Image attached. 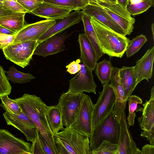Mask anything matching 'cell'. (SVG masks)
I'll return each mask as SVG.
<instances>
[{"mask_svg":"<svg viewBox=\"0 0 154 154\" xmlns=\"http://www.w3.org/2000/svg\"><path fill=\"white\" fill-rule=\"evenodd\" d=\"M14 100L37 126L39 133L58 153L45 116L46 105L41 98L35 95L25 93L21 97Z\"/></svg>","mask_w":154,"mask_h":154,"instance_id":"6da1fadb","label":"cell"},{"mask_svg":"<svg viewBox=\"0 0 154 154\" xmlns=\"http://www.w3.org/2000/svg\"><path fill=\"white\" fill-rule=\"evenodd\" d=\"M91 21L104 54L122 57L129 44L130 39L111 29L93 17H91Z\"/></svg>","mask_w":154,"mask_h":154,"instance_id":"7a4b0ae2","label":"cell"},{"mask_svg":"<svg viewBox=\"0 0 154 154\" xmlns=\"http://www.w3.org/2000/svg\"><path fill=\"white\" fill-rule=\"evenodd\" d=\"M52 137L58 154H91L89 137L70 127Z\"/></svg>","mask_w":154,"mask_h":154,"instance_id":"3957f363","label":"cell"},{"mask_svg":"<svg viewBox=\"0 0 154 154\" xmlns=\"http://www.w3.org/2000/svg\"><path fill=\"white\" fill-rule=\"evenodd\" d=\"M120 131L119 122L112 111L93 130L89 138L91 151L96 149L105 140L118 144Z\"/></svg>","mask_w":154,"mask_h":154,"instance_id":"277c9868","label":"cell"},{"mask_svg":"<svg viewBox=\"0 0 154 154\" xmlns=\"http://www.w3.org/2000/svg\"><path fill=\"white\" fill-rule=\"evenodd\" d=\"M88 4L103 8L121 27L126 35L133 32L135 20L130 15L127 7L112 0H89Z\"/></svg>","mask_w":154,"mask_h":154,"instance_id":"5b68a950","label":"cell"},{"mask_svg":"<svg viewBox=\"0 0 154 154\" xmlns=\"http://www.w3.org/2000/svg\"><path fill=\"white\" fill-rule=\"evenodd\" d=\"M38 40H28L12 43L2 51L6 58L24 68L29 64L33 53L38 45Z\"/></svg>","mask_w":154,"mask_h":154,"instance_id":"8992f818","label":"cell"},{"mask_svg":"<svg viewBox=\"0 0 154 154\" xmlns=\"http://www.w3.org/2000/svg\"><path fill=\"white\" fill-rule=\"evenodd\" d=\"M85 94L83 92L72 94L66 92L61 95L57 105L60 110L65 128L70 127L75 121Z\"/></svg>","mask_w":154,"mask_h":154,"instance_id":"52a82bcc","label":"cell"},{"mask_svg":"<svg viewBox=\"0 0 154 154\" xmlns=\"http://www.w3.org/2000/svg\"><path fill=\"white\" fill-rule=\"evenodd\" d=\"M103 89L99 92V96L94 104L92 118V131L113 110L116 102L113 90L109 83L103 85Z\"/></svg>","mask_w":154,"mask_h":154,"instance_id":"ba28073f","label":"cell"},{"mask_svg":"<svg viewBox=\"0 0 154 154\" xmlns=\"http://www.w3.org/2000/svg\"><path fill=\"white\" fill-rule=\"evenodd\" d=\"M32 144L0 128V154H31Z\"/></svg>","mask_w":154,"mask_h":154,"instance_id":"9c48e42d","label":"cell"},{"mask_svg":"<svg viewBox=\"0 0 154 154\" xmlns=\"http://www.w3.org/2000/svg\"><path fill=\"white\" fill-rule=\"evenodd\" d=\"M94 106L91 97L86 94L76 119L69 127L89 138L92 132V118Z\"/></svg>","mask_w":154,"mask_h":154,"instance_id":"30bf717a","label":"cell"},{"mask_svg":"<svg viewBox=\"0 0 154 154\" xmlns=\"http://www.w3.org/2000/svg\"><path fill=\"white\" fill-rule=\"evenodd\" d=\"M142 115L138 119L140 127L143 130L140 136L146 137L150 144L154 145V86L151 90L149 100L142 104Z\"/></svg>","mask_w":154,"mask_h":154,"instance_id":"8fae6325","label":"cell"},{"mask_svg":"<svg viewBox=\"0 0 154 154\" xmlns=\"http://www.w3.org/2000/svg\"><path fill=\"white\" fill-rule=\"evenodd\" d=\"M3 115L7 124L20 131L25 135L28 141L32 143L35 140L38 131V128L23 110L18 115L7 112Z\"/></svg>","mask_w":154,"mask_h":154,"instance_id":"7c38bea8","label":"cell"},{"mask_svg":"<svg viewBox=\"0 0 154 154\" xmlns=\"http://www.w3.org/2000/svg\"><path fill=\"white\" fill-rule=\"evenodd\" d=\"M80 65V70L69 80V87L67 92L75 94L85 91L96 94L97 85L94 81L93 70L82 63Z\"/></svg>","mask_w":154,"mask_h":154,"instance_id":"4fadbf2b","label":"cell"},{"mask_svg":"<svg viewBox=\"0 0 154 154\" xmlns=\"http://www.w3.org/2000/svg\"><path fill=\"white\" fill-rule=\"evenodd\" d=\"M56 22L54 20H46L25 25L16 33L11 43L28 40H38Z\"/></svg>","mask_w":154,"mask_h":154,"instance_id":"5bb4252c","label":"cell"},{"mask_svg":"<svg viewBox=\"0 0 154 154\" xmlns=\"http://www.w3.org/2000/svg\"><path fill=\"white\" fill-rule=\"evenodd\" d=\"M119 123L120 134L116 154H141L131 135L125 111L122 114Z\"/></svg>","mask_w":154,"mask_h":154,"instance_id":"9a60e30c","label":"cell"},{"mask_svg":"<svg viewBox=\"0 0 154 154\" xmlns=\"http://www.w3.org/2000/svg\"><path fill=\"white\" fill-rule=\"evenodd\" d=\"M69 35V33L64 32L50 37L38 44L34 51L33 54L45 57L63 51L65 50V41Z\"/></svg>","mask_w":154,"mask_h":154,"instance_id":"2e32d148","label":"cell"},{"mask_svg":"<svg viewBox=\"0 0 154 154\" xmlns=\"http://www.w3.org/2000/svg\"><path fill=\"white\" fill-rule=\"evenodd\" d=\"M154 46L148 49L142 58L133 66V74L136 84L137 85L145 79L148 82L153 75Z\"/></svg>","mask_w":154,"mask_h":154,"instance_id":"e0dca14e","label":"cell"},{"mask_svg":"<svg viewBox=\"0 0 154 154\" xmlns=\"http://www.w3.org/2000/svg\"><path fill=\"white\" fill-rule=\"evenodd\" d=\"M120 68L113 67L110 77V86L116 97V102L113 112L119 122L121 115L125 111L127 100L119 75Z\"/></svg>","mask_w":154,"mask_h":154,"instance_id":"ac0fdd59","label":"cell"},{"mask_svg":"<svg viewBox=\"0 0 154 154\" xmlns=\"http://www.w3.org/2000/svg\"><path fill=\"white\" fill-rule=\"evenodd\" d=\"M82 14L93 17L111 29L121 35L126 36L121 27L101 7L88 4L82 9Z\"/></svg>","mask_w":154,"mask_h":154,"instance_id":"d6986e66","label":"cell"},{"mask_svg":"<svg viewBox=\"0 0 154 154\" xmlns=\"http://www.w3.org/2000/svg\"><path fill=\"white\" fill-rule=\"evenodd\" d=\"M83 14L82 11H75L70 12L64 18L56 23L44 33L38 39L39 44L50 37L62 32L82 20Z\"/></svg>","mask_w":154,"mask_h":154,"instance_id":"ffe728a7","label":"cell"},{"mask_svg":"<svg viewBox=\"0 0 154 154\" xmlns=\"http://www.w3.org/2000/svg\"><path fill=\"white\" fill-rule=\"evenodd\" d=\"M81 54V62L85 66L95 70L98 60L94 48L85 33L79 34L78 40Z\"/></svg>","mask_w":154,"mask_h":154,"instance_id":"44dd1931","label":"cell"},{"mask_svg":"<svg viewBox=\"0 0 154 154\" xmlns=\"http://www.w3.org/2000/svg\"><path fill=\"white\" fill-rule=\"evenodd\" d=\"M72 10L55 5L43 2L31 14L48 20L62 19Z\"/></svg>","mask_w":154,"mask_h":154,"instance_id":"7402d4cb","label":"cell"},{"mask_svg":"<svg viewBox=\"0 0 154 154\" xmlns=\"http://www.w3.org/2000/svg\"><path fill=\"white\" fill-rule=\"evenodd\" d=\"M45 116L51 131L53 135L62 130L63 125L60 110L57 105L48 106L45 108Z\"/></svg>","mask_w":154,"mask_h":154,"instance_id":"603a6c76","label":"cell"},{"mask_svg":"<svg viewBox=\"0 0 154 154\" xmlns=\"http://www.w3.org/2000/svg\"><path fill=\"white\" fill-rule=\"evenodd\" d=\"M119 75L127 101L137 86L134 79L133 66H123L119 69Z\"/></svg>","mask_w":154,"mask_h":154,"instance_id":"cb8c5ba5","label":"cell"},{"mask_svg":"<svg viewBox=\"0 0 154 154\" xmlns=\"http://www.w3.org/2000/svg\"><path fill=\"white\" fill-rule=\"evenodd\" d=\"M25 14L14 12L0 17V25L17 33L25 25Z\"/></svg>","mask_w":154,"mask_h":154,"instance_id":"d4e9b609","label":"cell"},{"mask_svg":"<svg viewBox=\"0 0 154 154\" xmlns=\"http://www.w3.org/2000/svg\"><path fill=\"white\" fill-rule=\"evenodd\" d=\"M91 17L83 14L82 20L84 27V33L92 45L98 60L104 54L100 47L96 32L91 22Z\"/></svg>","mask_w":154,"mask_h":154,"instance_id":"484cf974","label":"cell"},{"mask_svg":"<svg viewBox=\"0 0 154 154\" xmlns=\"http://www.w3.org/2000/svg\"><path fill=\"white\" fill-rule=\"evenodd\" d=\"M113 67L110 61L104 59L101 61L97 63L95 73L102 84L109 83L112 68Z\"/></svg>","mask_w":154,"mask_h":154,"instance_id":"4316f807","label":"cell"},{"mask_svg":"<svg viewBox=\"0 0 154 154\" xmlns=\"http://www.w3.org/2000/svg\"><path fill=\"white\" fill-rule=\"evenodd\" d=\"M5 72L8 80H10L13 83H26L35 78L29 73H25L18 71L14 66H11Z\"/></svg>","mask_w":154,"mask_h":154,"instance_id":"83f0119b","label":"cell"},{"mask_svg":"<svg viewBox=\"0 0 154 154\" xmlns=\"http://www.w3.org/2000/svg\"><path fill=\"white\" fill-rule=\"evenodd\" d=\"M129 106V114L127 120L128 124L130 126H133L136 117L135 112L142 111V108L138 107V104H141L143 101L141 98L136 95H131L128 98Z\"/></svg>","mask_w":154,"mask_h":154,"instance_id":"f1b7e54d","label":"cell"},{"mask_svg":"<svg viewBox=\"0 0 154 154\" xmlns=\"http://www.w3.org/2000/svg\"><path fill=\"white\" fill-rule=\"evenodd\" d=\"M147 40L146 36L142 34L130 40L125 52L127 57H130L137 52Z\"/></svg>","mask_w":154,"mask_h":154,"instance_id":"f546056e","label":"cell"},{"mask_svg":"<svg viewBox=\"0 0 154 154\" xmlns=\"http://www.w3.org/2000/svg\"><path fill=\"white\" fill-rule=\"evenodd\" d=\"M1 103L0 106L5 111L14 114L18 115L22 112V110L15 100L9 98L8 95H5L0 98Z\"/></svg>","mask_w":154,"mask_h":154,"instance_id":"4dcf8cb0","label":"cell"},{"mask_svg":"<svg viewBox=\"0 0 154 154\" xmlns=\"http://www.w3.org/2000/svg\"><path fill=\"white\" fill-rule=\"evenodd\" d=\"M44 2L75 11H80L82 9L80 0H44Z\"/></svg>","mask_w":154,"mask_h":154,"instance_id":"1f68e13d","label":"cell"},{"mask_svg":"<svg viewBox=\"0 0 154 154\" xmlns=\"http://www.w3.org/2000/svg\"><path fill=\"white\" fill-rule=\"evenodd\" d=\"M117 148L118 144L105 140L96 149L91 151V154H116Z\"/></svg>","mask_w":154,"mask_h":154,"instance_id":"d6a6232c","label":"cell"},{"mask_svg":"<svg viewBox=\"0 0 154 154\" xmlns=\"http://www.w3.org/2000/svg\"><path fill=\"white\" fill-rule=\"evenodd\" d=\"M151 7L149 3L143 1L135 4H129L127 8L131 16H134L145 12Z\"/></svg>","mask_w":154,"mask_h":154,"instance_id":"836d02e7","label":"cell"},{"mask_svg":"<svg viewBox=\"0 0 154 154\" xmlns=\"http://www.w3.org/2000/svg\"><path fill=\"white\" fill-rule=\"evenodd\" d=\"M11 89V85L5 74V72L0 65V99L4 96L9 95Z\"/></svg>","mask_w":154,"mask_h":154,"instance_id":"e575fe53","label":"cell"},{"mask_svg":"<svg viewBox=\"0 0 154 154\" xmlns=\"http://www.w3.org/2000/svg\"><path fill=\"white\" fill-rule=\"evenodd\" d=\"M2 8L5 10L12 11L14 12L30 13L17 0H4Z\"/></svg>","mask_w":154,"mask_h":154,"instance_id":"d590c367","label":"cell"},{"mask_svg":"<svg viewBox=\"0 0 154 154\" xmlns=\"http://www.w3.org/2000/svg\"><path fill=\"white\" fill-rule=\"evenodd\" d=\"M44 0H17V1L26 10L31 12L37 8L44 2Z\"/></svg>","mask_w":154,"mask_h":154,"instance_id":"8d00e7d4","label":"cell"},{"mask_svg":"<svg viewBox=\"0 0 154 154\" xmlns=\"http://www.w3.org/2000/svg\"><path fill=\"white\" fill-rule=\"evenodd\" d=\"M38 135L45 154H58L57 151L48 143L39 132Z\"/></svg>","mask_w":154,"mask_h":154,"instance_id":"74e56055","label":"cell"},{"mask_svg":"<svg viewBox=\"0 0 154 154\" xmlns=\"http://www.w3.org/2000/svg\"><path fill=\"white\" fill-rule=\"evenodd\" d=\"M15 34L10 35L0 33V49L2 50L11 44Z\"/></svg>","mask_w":154,"mask_h":154,"instance_id":"f35d334b","label":"cell"},{"mask_svg":"<svg viewBox=\"0 0 154 154\" xmlns=\"http://www.w3.org/2000/svg\"><path fill=\"white\" fill-rule=\"evenodd\" d=\"M38 132V131L36 139L32 143L31 146V154H45L39 138Z\"/></svg>","mask_w":154,"mask_h":154,"instance_id":"ab89813d","label":"cell"},{"mask_svg":"<svg viewBox=\"0 0 154 154\" xmlns=\"http://www.w3.org/2000/svg\"><path fill=\"white\" fill-rule=\"evenodd\" d=\"M81 62L80 59H77L75 61H73L66 66L67 71L71 74H74L78 72L81 69Z\"/></svg>","mask_w":154,"mask_h":154,"instance_id":"60d3db41","label":"cell"},{"mask_svg":"<svg viewBox=\"0 0 154 154\" xmlns=\"http://www.w3.org/2000/svg\"><path fill=\"white\" fill-rule=\"evenodd\" d=\"M141 154H154V145L146 144L142 148Z\"/></svg>","mask_w":154,"mask_h":154,"instance_id":"b9f144b4","label":"cell"},{"mask_svg":"<svg viewBox=\"0 0 154 154\" xmlns=\"http://www.w3.org/2000/svg\"><path fill=\"white\" fill-rule=\"evenodd\" d=\"M0 33L8 35H14L16 33L0 25Z\"/></svg>","mask_w":154,"mask_h":154,"instance_id":"7bdbcfd3","label":"cell"},{"mask_svg":"<svg viewBox=\"0 0 154 154\" xmlns=\"http://www.w3.org/2000/svg\"><path fill=\"white\" fill-rule=\"evenodd\" d=\"M14 12L13 11L5 10L2 8V6H0V17L7 15Z\"/></svg>","mask_w":154,"mask_h":154,"instance_id":"ee69618b","label":"cell"},{"mask_svg":"<svg viewBox=\"0 0 154 154\" xmlns=\"http://www.w3.org/2000/svg\"><path fill=\"white\" fill-rule=\"evenodd\" d=\"M117 3L122 6L127 7L129 4L128 0H116Z\"/></svg>","mask_w":154,"mask_h":154,"instance_id":"f6af8a7d","label":"cell"},{"mask_svg":"<svg viewBox=\"0 0 154 154\" xmlns=\"http://www.w3.org/2000/svg\"><path fill=\"white\" fill-rule=\"evenodd\" d=\"M82 6V8L88 4L89 0H80Z\"/></svg>","mask_w":154,"mask_h":154,"instance_id":"bcb514c9","label":"cell"},{"mask_svg":"<svg viewBox=\"0 0 154 154\" xmlns=\"http://www.w3.org/2000/svg\"><path fill=\"white\" fill-rule=\"evenodd\" d=\"M129 4H135L138 2H141L143 0H128Z\"/></svg>","mask_w":154,"mask_h":154,"instance_id":"7dc6e473","label":"cell"},{"mask_svg":"<svg viewBox=\"0 0 154 154\" xmlns=\"http://www.w3.org/2000/svg\"><path fill=\"white\" fill-rule=\"evenodd\" d=\"M146 1L150 4L152 7H154V0H143Z\"/></svg>","mask_w":154,"mask_h":154,"instance_id":"c3c4849f","label":"cell"},{"mask_svg":"<svg viewBox=\"0 0 154 154\" xmlns=\"http://www.w3.org/2000/svg\"><path fill=\"white\" fill-rule=\"evenodd\" d=\"M151 30L152 35V38L153 40L154 39V24L152 23L151 24Z\"/></svg>","mask_w":154,"mask_h":154,"instance_id":"681fc988","label":"cell"},{"mask_svg":"<svg viewBox=\"0 0 154 154\" xmlns=\"http://www.w3.org/2000/svg\"><path fill=\"white\" fill-rule=\"evenodd\" d=\"M4 0H0V6H2Z\"/></svg>","mask_w":154,"mask_h":154,"instance_id":"f907efd6","label":"cell"},{"mask_svg":"<svg viewBox=\"0 0 154 154\" xmlns=\"http://www.w3.org/2000/svg\"><path fill=\"white\" fill-rule=\"evenodd\" d=\"M113 0L114 1L116 2V3H117L116 0Z\"/></svg>","mask_w":154,"mask_h":154,"instance_id":"816d5d0a","label":"cell"}]
</instances>
